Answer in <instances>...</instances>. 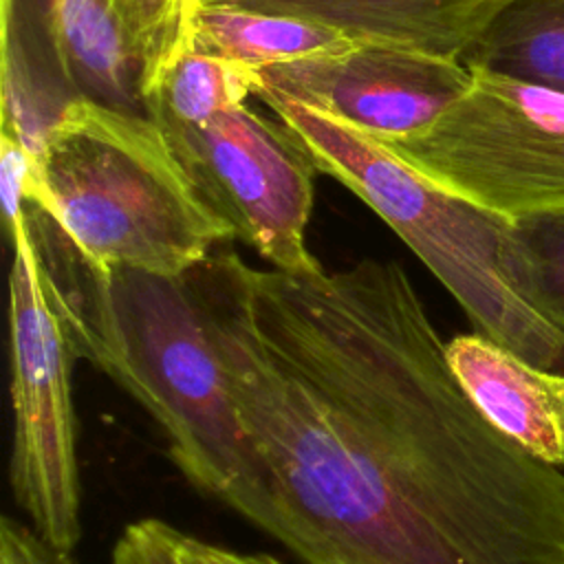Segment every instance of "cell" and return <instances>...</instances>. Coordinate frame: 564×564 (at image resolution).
Instances as JSON below:
<instances>
[{
  "label": "cell",
  "instance_id": "cell-1",
  "mask_svg": "<svg viewBox=\"0 0 564 564\" xmlns=\"http://www.w3.org/2000/svg\"><path fill=\"white\" fill-rule=\"evenodd\" d=\"M242 423L240 516L306 564H564V471L456 379L410 275L192 269Z\"/></svg>",
  "mask_w": 564,
  "mask_h": 564
},
{
  "label": "cell",
  "instance_id": "cell-2",
  "mask_svg": "<svg viewBox=\"0 0 564 564\" xmlns=\"http://www.w3.org/2000/svg\"><path fill=\"white\" fill-rule=\"evenodd\" d=\"M26 225L70 355L134 397L161 425L183 476L240 513L253 485L251 454L192 269L95 267L29 200Z\"/></svg>",
  "mask_w": 564,
  "mask_h": 564
},
{
  "label": "cell",
  "instance_id": "cell-3",
  "mask_svg": "<svg viewBox=\"0 0 564 564\" xmlns=\"http://www.w3.org/2000/svg\"><path fill=\"white\" fill-rule=\"evenodd\" d=\"M24 192L101 269L181 275L236 238L156 121L82 93L59 106Z\"/></svg>",
  "mask_w": 564,
  "mask_h": 564
},
{
  "label": "cell",
  "instance_id": "cell-4",
  "mask_svg": "<svg viewBox=\"0 0 564 564\" xmlns=\"http://www.w3.org/2000/svg\"><path fill=\"white\" fill-rule=\"evenodd\" d=\"M324 172L359 196L443 282L480 335L564 372V330L531 308L507 273L513 220L438 185L383 141L319 110L258 90Z\"/></svg>",
  "mask_w": 564,
  "mask_h": 564
},
{
  "label": "cell",
  "instance_id": "cell-5",
  "mask_svg": "<svg viewBox=\"0 0 564 564\" xmlns=\"http://www.w3.org/2000/svg\"><path fill=\"white\" fill-rule=\"evenodd\" d=\"M449 192L509 220L564 207V95L471 70L423 132L383 141Z\"/></svg>",
  "mask_w": 564,
  "mask_h": 564
},
{
  "label": "cell",
  "instance_id": "cell-6",
  "mask_svg": "<svg viewBox=\"0 0 564 564\" xmlns=\"http://www.w3.org/2000/svg\"><path fill=\"white\" fill-rule=\"evenodd\" d=\"M11 361V489L33 529L73 551L82 535L79 467L70 394V348L46 300L26 216L7 229Z\"/></svg>",
  "mask_w": 564,
  "mask_h": 564
},
{
  "label": "cell",
  "instance_id": "cell-7",
  "mask_svg": "<svg viewBox=\"0 0 564 564\" xmlns=\"http://www.w3.org/2000/svg\"><path fill=\"white\" fill-rule=\"evenodd\" d=\"M209 209L275 269H322L306 247L315 163L280 119L240 106L198 128L163 130Z\"/></svg>",
  "mask_w": 564,
  "mask_h": 564
},
{
  "label": "cell",
  "instance_id": "cell-8",
  "mask_svg": "<svg viewBox=\"0 0 564 564\" xmlns=\"http://www.w3.org/2000/svg\"><path fill=\"white\" fill-rule=\"evenodd\" d=\"M469 82L471 70L460 59L357 44L262 68L258 90L304 104L379 141H394L432 126Z\"/></svg>",
  "mask_w": 564,
  "mask_h": 564
},
{
  "label": "cell",
  "instance_id": "cell-9",
  "mask_svg": "<svg viewBox=\"0 0 564 564\" xmlns=\"http://www.w3.org/2000/svg\"><path fill=\"white\" fill-rule=\"evenodd\" d=\"M445 350L463 390L505 436L564 467V372L540 368L480 333L458 335Z\"/></svg>",
  "mask_w": 564,
  "mask_h": 564
},
{
  "label": "cell",
  "instance_id": "cell-10",
  "mask_svg": "<svg viewBox=\"0 0 564 564\" xmlns=\"http://www.w3.org/2000/svg\"><path fill=\"white\" fill-rule=\"evenodd\" d=\"M337 29L357 44L460 59L505 0H231Z\"/></svg>",
  "mask_w": 564,
  "mask_h": 564
},
{
  "label": "cell",
  "instance_id": "cell-11",
  "mask_svg": "<svg viewBox=\"0 0 564 564\" xmlns=\"http://www.w3.org/2000/svg\"><path fill=\"white\" fill-rule=\"evenodd\" d=\"M189 46L262 70L295 59L341 53L357 46V42L306 18L218 0L198 2Z\"/></svg>",
  "mask_w": 564,
  "mask_h": 564
},
{
  "label": "cell",
  "instance_id": "cell-12",
  "mask_svg": "<svg viewBox=\"0 0 564 564\" xmlns=\"http://www.w3.org/2000/svg\"><path fill=\"white\" fill-rule=\"evenodd\" d=\"M46 29L64 77L82 95L128 110L141 101L139 68L112 0H46Z\"/></svg>",
  "mask_w": 564,
  "mask_h": 564
},
{
  "label": "cell",
  "instance_id": "cell-13",
  "mask_svg": "<svg viewBox=\"0 0 564 564\" xmlns=\"http://www.w3.org/2000/svg\"><path fill=\"white\" fill-rule=\"evenodd\" d=\"M460 62L564 95V0H505Z\"/></svg>",
  "mask_w": 564,
  "mask_h": 564
},
{
  "label": "cell",
  "instance_id": "cell-14",
  "mask_svg": "<svg viewBox=\"0 0 564 564\" xmlns=\"http://www.w3.org/2000/svg\"><path fill=\"white\" fill-rule=\"evenodd\" d=\"M258 88V68L187 46L141 90V104L161 130H183L247 106Z\"/></svg>",
  "mask_w": 564,
  "mask_h": 564
},
{
  "label": "cell",
  "instance_id": "cell-15",
  "mask_svg": "<svg viewBox=\"0 0 564 564\" xmlns=\"http://www.w3.org/2000/svg\"><path fill=\"white\" fill-rule=\"evenodd\" d=\"M507 273L516 293L564 330V207L513 220Z\"/></svg>",
  "mask_w": 564,
  "mask_h": 564
},
{
  "label": "cell",
  "instance_id": "cell-16",
  "mask_svg": "<svg viewBox=\"0 0 564 564\" xmlns=\"http://www.w3.org/2000/svg\"><path fill=\"white\" fill-rule=\"evenodd\" d=\"M143 90L181 51L189 46L198 0H112Z\"/></svg>",
  "mask_w": 564,
  "mask_h": 564
},
{
  "label": "cell",
  "instance_id": "cell-17",
  "mask_svg": "<svg viewBox=\"0 0 564 564\" xmlns=\"http://www.w3.org/2000/svg\"><path fill=\"white\" fill-rule=\"evenodd\" d=\"M112 564H187L181 553V531L163 520H137L117 540Z\"/></svg>",
  "mask_w": 564,
  "mask_h": 564
},
{
  "label": "cell",
  "instance_id": "cell-18",
  "mask_svg": "<svg viewBox=\"0 0 564 564\" xmlns=\"http://www.w3.org/2000/svg\"><path fill=\"white\" fill-rule=\"evenodd\" d=\"M0 564H77L68 551L46 542L35 529L13 520H0Z\"/></svg>",
  "mask_w": 564,
  "mask_h": 564
},
{
  "label": "cell",
  "instance_id": "cell-19",
  "mask_svg": "<svg viewBox=\"0 0 564 564\" xmlns=\"http://www.w3.org/2000/svg\"><path fill=\"white\" fill-rule=\"evenodd\" d=\"M181 553L187 564H269V555L238 553L212 542H203L181 531Z\"/></svg>",
  "mask_w": 564,
  "mask_h": 564
},
{
  "label": "cell",
  "instance_id": "cell-20",
  "mask_svg": "<svg viewBox=\"0 0 564 564\" xmlns=\"http://www.w3.org/2000/svg\"><path fill=\"white\" fill-rule=\"evenodd\" d=\"M269 564H282V562H280V560H275V557H271V555H269Z\"/></svg>",
  "mask_w": 564,
  "mask_h": 564
},
{
  "label": "cell",
  "instance_id": "cell-21",
  "mask_svg": "<svg viewBox=\"0 0 564 564\" xmlns=\"http://www.w3.org/2000/svg\"><path fill=\"white\" fill-rule=\"evenodd\" d=\"M198 2H218V0H198Z\"/></svg>",
  "mask_w": 564,
  "mask_h": 564
}]
</instances>
